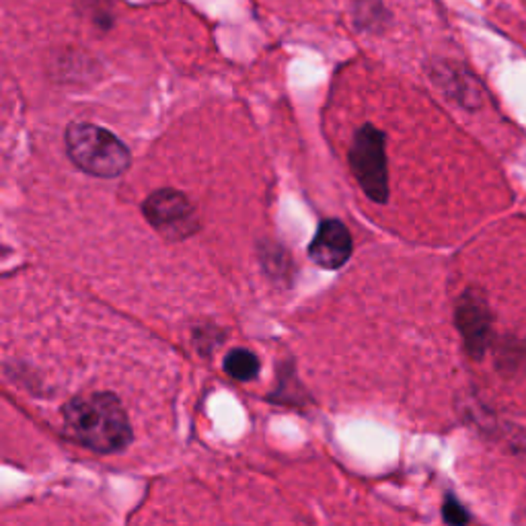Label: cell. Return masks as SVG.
<instances>
[{
	"instance_id": "obj_9",
	"label": "cell",
	"mask_w": 526,
	"mask_h": 526,
	"mask_svg": "<svg viewBox=\"0 0 526 526\" xmlns=\"http://www.w3.org/2000/svg\"><path fill=\"white\" fill-rule=\"evenodd\" d=\"M261 371L259 358L255 356L251 350H245V347H235L230 350L225 358V372L230 379L241 380H253Z\"/></svg>"
},
{
	"instance_id": "obj_10",
	"label": "cell",
	"mask_w": 526,
	"mask_h": 526,
	"mask_svg": "<svg viewBox=\"0 0 526 526\" xmlns=\"http://www.w3.org/2000/svg\"><path fill=\"white\" fill-rule=\"evenodd\" d=\"M442 518L449 524H466L471 521L469 512L465 510V506L455 496H446L442 506Z\"/></svg>"
},
{
	"instance_id": "obj_5",
	"label": "cell",
	"mask_w": 526,
	"mask_h": 526,
	"mask_svg": "<svg viewBox=\"0 0 526 526\" xmlns=\"http://www.w3.org/2000/svg\"><path fill=\"white\" fill-rule=\"evenodd\" d=\"M455 323L471 358L482 360L493 339V315L488 299L479 291H465L457 300Z\"/></svg>"
},
{
	"instance_id": "obj_7",
	"label": "cell",
	"mask_w": 526,
	"mask_h": 526,
	"mask_svg": "<svg viewBox=\"0 0 526 526\" xmlns=\"http://www.w3.org/2000/svg\"><path fill=\"white\" fill-rule=\"evenodd\" d=\"M432 78L452 101L460 103L466 109H475L483 101L482 84L463 66L450 62L434 64Z\"/></svg>"
},
{
	"instance_id": "obj_6",
	"label": "cell",
	"mask_w": 526,
	"mask_h": 526,
	"mask_svg": "<svg viewBox=\"0 0 526 526\" xmlns=\"http://www.w3.org/2000/svg\"><path fill=\"white\" fill-rule=\"evenodd\" d=\"M352 235L341 220L329 219L321 222L317 235L308 245V258L323 269H339L352 258Z\"/></svg>"
},
{
	"instance_id": "obj_2",
	"label": "cell",
	"mask_w": 526,
	"mask_h": 526,
	"mask_svg": "<svg viewBox=\"0 0 526 526\" xmlns=\"http://www.w3.org/2000/svg\"><path fill=\"white\" fill-rule=\"evenodd\" d=\"M64 142L70 161L87 175L114 179L130 169L132 156L126 144L95 124H70L64 132Z\"/></svg>"
},
{
	"instance_id": "obj_1",
	"label": "cell",
	"mask_w": 526,
	"mask_h": 526,
	"mask_svg": "<svg viewBox=\"0 0 526 526\" xmlns=\"http://www.w3.org/2000/svg\"><path fill=\"white\" fill-rule=\"evenodd\" d=\"M62 413L70 436L91 450L111 455L132 442L128 413L114 393L76 394Z\"/></svg>"
},
{
	"instance_id": "obj_4",
	"label": "cell",
	"mask_w": 526,
	"mask_h": 526,
	"mask_svg": "<svg viewBox=\"0 0 526 526\" xmlns=\"http://www.w3.org/2000/svg\"><path fill=\"white\" fill-rule=\"evenodd\" d=\"M144 216L156 233L169 241H183L200 230V220L192 200L177 189H159L144 202Z\"/></svg>"
},
{
	"instance_id": "obj_8",
	"label": "cell",
	"mask_w": 526,
	"mask_h": 526,
	"mask_svg": "<svg viewBox=\"0 0 526 526\" xmlns=\"http://www.w3.org/2000/svg\"><path fill=\"white\" fill-rule=\"evenodd\" d=\"M352 17L358 29L371 33L383 31L391 19L389 11L380 0H354Z\"/></svg>"
},
{
	"instance_id": "obj_3",
	"label": "cell",
	"mask_w": 526,
	"mask_h": 526,
	"mask_svg": "<svg viewBox=\"0 0 526 526\" xmlns=\"http://www.w3.org/2000/svg\"><path fill=\"white\" fill-rule=\"evenodd\" d=\"M352 173L372 202L385 203L389 197V167H387L385 132L371 126H362L354 136L352 148L347 153Z\"/></svg>"
}]
</instances>
